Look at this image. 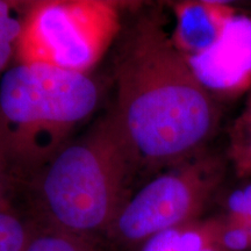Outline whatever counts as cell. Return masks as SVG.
Here are the masks:
<instances>
[{
  "label": "cell",
  "mask_w": 251,
  "mask_h": 251,
  "mask_svg": "<svg viewBox=\"0 0 251 251\" xmlns=\"http://www.w3.org/2000/svg\"><path fill=\"white\" fill-rule=\"evenodd\" d=\"M122 33L113 111L140 168L170 169L205 152L220 125L219 102L176 47L161 15L137 14Z\"/></svg>",
  "instance_id": "6da1fadb"
},
{
  "label": "cell",
  "mask_w": 251,
  "mask_h": 251,
  "mask_svg": "<svg viewBox=\"0 0 251 251\" xmlns=\"http://www.w3.org/2000/svg\"><path fill=\"white\" fill-rule=\"evenodd\" d=\"M140 168L114 111L65 144L27 185L43 227L92 238L106 233L129 199Z\"/></svg>",
  "instance_id": "7a4b0ae2"
},
{
  "label": "cell",
  "mask_w": 251,
  "mask_h": 251,
  "mask_svg": "<svg viewBox=\"0 0 251 251\" xmlns=\"http://www.w3.org/2000/svg\"><path fill=\"white\" fill-rule=\"evenodd\" d=\"M90 74L13 63L0 77V143L27 186L98 108Z\"/></svg>",
  "instance_id": "3957f363"
},
{
  "label": "cell",
  "mask_w": 251,
  "mask_h": 251,
  "mask_svg": "<svg viewBox=\"0 0 251 251\" xmlns=\"http://www.w3.org/2000/svg\"><path fill=\"white\" fill-rule=\"evenodd\" d=\"M120 2L25 1L13 63L90 74L121 33Z\"/></svg>",
  "instance_id": "277c9868"
},
{
  "label": "cell",
  "mask_w": 251,
  "mask_h": 251,
  "mask_svg": "<svg viewBox=\"0 0 251 251\" xmlns=\"http://www.w3.org/2000/svg\"><path fill=\"white\" fill-rule=\"evenodd\" d=\"M225 174V159L207 151L168 169L129 197L105 237L119 246L135 247L153 235L196 221Z\"/></svg>",
  "instance_id": "5b68a950"
},
{
  "label": "cell",
  "mask_w": 251,
  "mask_h": 251,
  "mask_svg": "<svg viewBox=\"0 0 251 251\" xmlns=\"http://www.w3.org/2000/svg\"><path fill=\"white\" fill-rule=\"evenodd\" d=\"M186 59L215 99L248 92L251 87V18L235 14L211 48Z\"/></svg>",
  "instance_id": "8992f818"
},
{
  "label": "cell",
  "mask_w": 251,
  "mask_h": 251,
  "mask_svg": "<svg viewBox=\"0 0 251 251\" xmlns=\"http://www.w3.org/2000/svg\"><path fill=\"white\" fill-rule=\"evenodd\" d=\"M172 41L185 57L201 54L221 36L235 11L226 2L184 1L175 5Z\"/></svg>",
  "instance_id": "52a82bcc"
},
{
  "label": "cell",
  "mask_w": 251,
  "mask_h": 251,
  "mask_svg": "<svg viewBox=\"0 0 251 251\" xmlns=\"http://www.w3.org/2000/svg\"><path fill=\"white\" fill-rule=\"evenodd\" d=\"M228 158L237 177H251V87L242 112L229 130Z\"/></svg>",
  "instance_id": "ba28073f"
},
{
  "label": "cell",
  "mask_w": 251,
  "mask_h": 251,
  "mask_svg": "<svg viewBox=\"0 0 251 251\" xmlns=\"http://www.w3.org/2000/svg\"><path fill=\"white\" fill-rule=\"evenodd\" d=\"M25 1L0 0V77L13 64Z\"/></svg>",
  "instance_id": "9c48e42d"
},
{
  "label": "cell",
  "mask_w": 251,
  "mask_h": 251,
  "mask_svg": "<svg viewBox=\"0 0 251 251\" xmlns=\"http://www.w3.org/2000/svg\"><path fill=\"white\" fill-rule=\"evenodd\" d=\"M37 226L15 208L0 211V251H26Z\"/></svg>",
  "instance_id": "30bf717a"
},
{
  "label": "cell",
  "mask_w": 251,
  "mask_h": 251,
  "mask_svg": "<svg viewBox=\"0 0 251 251\" xmlns=\"http://www.w3.org/2000/svg\"><path fill=\"white\" fill-rule=\"evenodd\" d=\"M26 251H100L92 238L48 227H37Z\"/></svg>",
  "instance_id": "8fae6325"
},
{
  "label": "cell",
  "mask_w": 251,
  "mask_h": 251,
  "mask_svg": "<svg viewBox=\"0 0 251 251\" xmlns=\"http://www.w3.org/2000/svg\"><path fill=\"white\" fill-rule=\"evenodd\" d=\"M21 187L23 185L15 176L4 147L0 143V211L14 208L13 198Z\"/></svg>",
  "instance_id": "7c38bea8"
},
{
  "label": "cell",
  "mask_w": 251,
  "mask_h": 251,
  "mask_svg": "<svg viewBox=\"0 0 251 251\" xmlns=\"http://www.w3.org/2000/svg\"><path fill=\"white\" fill-rule=\"evenodd\" d=\"M229 221L246 227L251 233V184L238 188L230 194L227 200Z\"/></svg>",
  "instance_id": "4fadbf2b"
},
{
  "label": "cell",
  "mask_w": 251,
  "mask_h": 251,
  "mask_svg": "<svg viewBox=\"0 0 251 251\" xmlns=\"http://www.w3.org/2000/svg\"><path fill=\"white\" fill-rule=\"evenodd\" d=\"M219 244L226 251H246L251 248V233L243 226L222 219Z\"/></svg>",
  "instance_id": "5bb4252c"
},
{
  "label": "cell",
  "mask_w": 251,
  "mask_h": 251,
  "mask_svg": "<svg viewBox=\"0 0 251 251\" xmlns=\"http://www.w3.org/2000/svg\"><path fill=\"white\" fill-rule=\"evenodd\" d=\"M140 246L139 251H181L180 227L153 235Z\"/></svg>",
  "instance_id": "9a60e30c"
},
{
  "label": "cell",
  "mask_w": 251,
  "mask_h": 251,
  "mask_svg": "<svg viewBox=\"0 0 251 251\" xmlns=\"http://www.w3.org/2000/svg\"><path fill=\"white\" fill-rule=\"evenodd\" d=\"M200 251H226L220 244H211V246H207Z\"/></svg>",
  "instance_id": "2e32d148"
}]
</instances>
